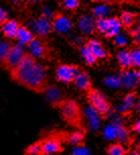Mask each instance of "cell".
Segmentation results:
<instances>
[{
    "instance_id": "8fae6325",
    "label": "cell",
    "mask_w": 140,
    "mask_h": 155,
    "mask_svg": "<svg viewBox=\"0 0 140 155\" xmlns=\"http://www.w3.org/2000/svg\"><path fill=\"white\" fill-rule=\"evenodd\" d=\"M61 149V142L56 138H49L42 142V155H58Z\"/></svg>"
},
{
    "instance_id": "6da1fadb",
    "label": "cell",
    "mask_w": 140,
    "mask_h": 155,
    "mask_svg": "<svg viewBox=\"0 0 140 155\" xmlns=\"http://www.w3.org/2000/svg\"><path fill=\"white\" fill-rule=\"evenodd\" d=\"M13 78L20 84L32 90H44L47 81V70L42 63L31 55H26L23 61L12 71Z\"/></svg>"
},
{
    "instance_id": "9c48e42d",
    "label": "cell",
    "mask_w": 140,
    "mask_h": 155,
    "mask_svg": "<svg viewBox=\"0 0 140 155\" xmlns=\"http://www.w3.org/2000/svg\"><path fill=\"white\" fill-rule=\"evenodd\" d=\"M77 28L82 35H92L97 31V19L93 16L83 15L78 18Z\"/></svg>"
},
{
    "instance_id": "ffe728a7",
    "label": "cell",
    "mask_w": 140,
    "mask_h": 155,
    "mask_svg": "<svg viewBox=\"0 0 140 155\" xmlns=\"http://www.w3.org/2000/svg\"><path fill=\"white\" fill-rule=\"evenodd\" d=\"M117 60H118V62H119V65L123 70H129V68L133 66V59H132L131 51L122 50V51L118 52Z\"/></svg>"
},
{
    "instance_id": "3957f363",
    "label": "cell",
    "mask_w": 140,
    "mask_h": 155,
    "mask_svg": "<svg viewBox=\"0 0 140 155\" xmlns=\"http://www.w3.org/2000/svg\"><path fill=\"white\" fill-rule=\"evenodd\" d=\"M26 57V50H24V46L16 44V45L11 46V48L9 49L4 63L6 64L7 68H9V70L13 71L15 68H18V65L23 61V59Z\"/></svg>"
},
{
    "instance_id": "4fadbf2b",
    "label": "cell",
    "mask_w": 140,
    "mask_h": 155,
    "mask_svg": "<svg viewBox=\"0 0 140 155\" xmlns=\"http://www.w3.org/2000/svg\"><path fill=\"white\" fill-rule=\"evenodd\" d=\"M27 49H29V55H31L34 58H41L43 57L46 53V47L43 44V42L39 39H34L31 43L27 45Z\"/></svg>"
},
{
    "instance_id": "603a6c76",
    "label": "cell",
    "mask_w": 140,
    "mask_h": 155,
    "mask_svg": "<svg viewBox=\"0 0 140 155\" xmlns=\"http://www.w3.org/2000/svg\"><path fill=\"white\" fill-rule=\"evenodd\" d=\"M80 54H81V57L83 58L84 62L89 65H93L95 64L97 62L98 58L95 57V55L90 51V49L87 47V45H82L80 47Z\"/></svg>"
},
{
    "instance_id": "1f68e13d",
    "label": "cell",
    "mask_w": 140,
    "mask_h": 155,
    "mask_svg": "<svg viewBox=\"0 0 140 155\" xmlns=\"http://www.w3.org/2000/svg\"><path fill=\"white\" fill-rule=\"evenodd\" d=\"M26 155H42V143H35L26 149Z\"/></svg>"
},
{
    "instance_id": "f6af8a7d",
    "label": "cell",
    "mask_w": 140,
    "mask_h": 155,
    "mask_svg": "<svg viewBox=\"0 0 140 155\" xmlns=\"http://www.w3.org/2000/svg\"><path fill=\"white\" fill-rule=\"evenodd\" d=\"M7 1H10L12 3H20L21 1H27V0H7Z\"/></svg>"
},
{
    "instance_id": "7dc6e473",
    "label": "cell",
    "mask_w": 140,
    "mask_h": 155,
    "mask_svg": "<svg viewBox=\"0 0 140 155\" xmlns=\"http://www.w3.org/2000/svg\"><path fill=\"white\" fill-rule=\"evenodd\" d=\"M40 0H27V2H30V3H32V4H35V3H38Z\"/></svg>"
},
{
    "instance_id": "44dd1931",
    "label": "cell",
    "mask_w": 140,
    "mask_h": 155,
    "mask_svg": "<svg viewBox=\"0 0 140 155\" xmlns=\"http://www.w3.org/2000/svg\"><path fill=\"white\" fill-rule=\"evenodd\" d=\"M122 128L123 127L116 126V124H109L108 126H106L105 129H104L103 135L107 140H110V141L118 140L120 131Z\"/></svg>"
},
{
    "instance_id": "c3c4849f",
    "label": "cell",
    "mask_w": 140,
    "mask_h": 155,
    "mask_svg": "<svg viewBox=\"0 0 140 155\" xmlns=\"http://www.w3.org/2000/svg\"><path fill=\"white\" fill-rule=\"evenodd\" d=\"M138 151L140 152V143H139V146H138Z\"/></svg>"
},
{
    "instance_id": "8d00e7d4",
    "label": "cell",
    "mask_w": 140,
    "mask_h": 155,
    "mask_svg": "<svg viewBox=\"0 0 140 155\" xmlns=\"http://www.w3.org/2000/svg\"><path fill=\"white\" fill-rule=\"evenodd\" d=\"M131 54H132V59H133V66L140 70V47L134 49L133 51H131Z\"/></svg>"
},
{
    "instance_id": "7a4b0ae2",
    "label": "cell",
    "mask_w": 140,
    "mask_h": 155,
    "mask_svg": "<svg viewBox=\"0 0 140 155\" xmlns=\"http://www.w3.org/2000/svg\"><path fill=\"white\" fill-rule=\"evenodd\" d=\"M89 104L95 108L101 115H108L111 112V104L106 96L97 89H89L87 93Z\"/></svg>"
},
{
    "instance_id": "83f0119b",
    "label": "cell",
    "mask_w": 140,
    "mask_h": 155,
    "mask_svg": "<svg viewBox=\"0 0 140 155\" xmlns=\"http://www.w3.org/2000/svg\"><path fill=\"white\" fill-rule=\"evenodd\" d=\"M126 150L122 144H114L108 149L109 155H125Z\"/></svg>"
},
{
    "instance_id": "7402d4cb",
    "label": "cell",
    "mask_w": 140,
    "mask_h": 155,
    "mask_svg": "<svg viewBox=\"0 0 140 155\" xmlns=\"http://www.w3.org/2000/svg\"><path fill=\"white\" fill-rule=\"evenodd\" d=\"M120 21L122 24V27L127 30H130L135 25L137 15L130 12H123L120 15Z\"/></svg>"
},
{
    "instance_id": "30bf717a",
    "label": "cell",
    "mask_w": 140,
    "mask_h": 155,
    "mask_svg": "<svg viewBox=\"0 0 140 155\" xmlns=\"http://www.w3.org/2000/svg\"><path fill=\"white\" fill-rule=\"evenodd\" d=\"M44 96L46 100L52 105H60L63 102L62 91L56 86H49L44 88Z\"/></svg>"
},
{
    "instance_id": "b9f144b4",
    "label": "cell",
    "mask_w": 140,
    "mask_h": 155,
    "mask_svg": "<svg viewBox=\"0 0 140 155\" xmlns=\"http://www.w3.org/2000/svg\"><path fill=\"white\" fill-rule=\"evenodd\" d=\"M101 2H103L104 4H114V3H118V2H121L122 0H100Z\"/></svg>"
},
{
    "instance_id": "e0dca14e",
    "label": "cell",
    "mask_w": 140,
    "mask_h": 155,
    "mask_svg": "<svg viewBox=\"0 0 140 155\" xmlns=\"http://www.w3.org/2000/svg\"><path fill=\"white\" fill-rule=\"evenodd\" d=\"M135 101H136L135 93H128L127 95L124 97L122 103L117 106V111L120 113H126V112L130 111V109L134 107Z\"/></svg>"
},
{
    "instance_id": "f1b7e54d",
    "label": "cell",
    "mask_w": 140,
    "mask_h": 155,
    "mask_svg": "<svg viewBox=\"0 0 140 155\" xmlns=\"http://www.w3.org/2000/svg\"><path fill=\"white\" fill-rule=\"evenodd\" d=\"M108 25H109V18H103L97 19V31L101 34L105 35L107 30H108Z\"/></svg>"
},
{
    "instance_id": "f907efd6",
    "label": "cell",
    "mask_w": 140,
    "mask_h": 155,
    "mask_svg": "<svg viewBox=\"0 0 140 155\" xmlns=\"http://www.w3.org/2000/svg\"><path fill=\"white\" fill-rule=\"evenodd\" d=\"M139 71H140V70H139Z\"/></svg>"
},
{
    "instance_id": "5b68a950",
    "label": "cell",
    "mask_w": 140,
    "mask_h": 155,
    "mask_svg": "<svg viewBox=\"0 0 140 155\" xmlns=\"http://www.w3.org/2000/svg\"><path fill=\"white\" fill-rule=\"evenodd\" d=\"M78 71V68L75 65L61 64L56 70V79L64 84H69L71 82H74V79Z\"/></svg>"
},
{
    "instance_id": "8992f818",
    "label": "cell",
    "mask_w": 140,
    "mask_h": 155,
    "mask_svg": "<svg viewBox=\"0 0 140 155\" xmlns=\"http://www.w3.org/2000/svg\"><path fill=\"white\" fill-rule=\"evenodd\" d=\"M84 117L90 131L98 132L100 130L101 124V114L90 104L84 108Z\"/></svg>"
},
{
    "instance_id": "ba28073f",
    "label": "cell",
    "mask_w": 140,
    "mask_h": 155,
    "mask_svg": "<svg viewBox=\"0 0 140 155\" xmlns=\"http://www.w3.org/2000/svg\"><path fill=\"white\" fill-rule=\"evenodd\" d=\"M52 26H53V31L58 34L64 35L71 31L73 24L71 19L67 18L66 15H62V13H58V15L56 13L55 18L52 21Z\"/></svg>"
},
{
    "instance_id": "277c9868",
    "label": "cell",
    "mask_w": 140,
    "mask_h": 155,
    "mask_svg": "<svg viewBox=\"0 0 140 155\" xmlns=\"http://www.w3.org/2000/svg\"><path fill=\"white\" fill-rule=\"evenodd\" d=\"M60 106L61 114L65 120L70 124H77L80 120V108L78 104L73 100L63 101Z\"/></svg>"
},
{
    "instance_id": "7bdbcfd3",
    "label": "cell",
    "mask_w": 140,
    "mask_h": 155,
    "mask_svg": "<svg viewBox=\"0 0 140 155\" xmlns=\"http://www.w3.org/2000/svg\"><path fill=\"white\" fill-rule=\"evenodd\" d=\"M133 130L135 131L136 133H138V134H140V117L137 120V121L135 123V124H134V128Z\"/></svg>"
},
{
    "instance_id": "d4e9b609",
    "label": "cell",
    "mask_w": 140,
    "mask_h": 155,
    "mask_svg": "<svg viewBox=\"0 0 140 155\" xmlns=\"http://www.w3.org/2000/svg\"><path fill=\"white\" fill-rule=\"evenodd\" d=\"M83 139H84V131L79 129V130H76L75 132L71 133L69 135V137L67 138V141H68V143L77 146V145H80Z\"/></svg>"
},
{
    "instance_id": "5bb4252c",
    "label": "cell",
    "mask_w": 140,
    "mask_h": 155,
    "mask_svg": "<svg viewBox=\"0 0 140 155\" xmlns=\"http://www.w3.org/2000/svg\"><path fill=\"white\" fill-rule=\"evenodd\" d=\"M20 28V24L15 19H8L5 23L1 24L2 33L9 39H13L16 37V34H17Z\"/></svg>"
},
{
    "instance_id": "2e32d148",
    "label": "cell",
    "mask_w": 140,
    "mask_h": 155,
    "mask_svg": "<svg viewBox=\"0 0 140 155\" xmlns=\"http://www.w3.org/2000/svg\"><path fill=\"white\" fill-rule=\"evenodd\" d=\"M122 27V24L120 21V18L117 16H113V18H109V25L108 30H107L106 34L104 35L107 38H113L116 37L117 35L120 34V30Z\"/></svg>"
},
{
    "instance_id": "ac0fdd59",
    "label": "cell",
    "mask_w": 140,
    "mask_h": 155,
    "mask_svg": "<svg viewBox=\"0 0 140 155\" xmlns=\"http://www.w3.org/2000/svg\"><path fill=\"white\" fill-rule=\"evenodd\" d=\"M73 83L80 90H89L90 87H92V81H90L89 76L86 73H84V71H80L76 74Z\"/></svg>"
},
{
    "instance_id": "d6a6232c",
    "label": "cell",
    "mask_w": 140,
    "mask_h": 155,
    "mask_svg": "<svg viewBox=\"0 0 140 155\" xmlns=\"http://www.w3.org/2000/svg\"><path fill=\"white\" fill-rule=\"evenodd\" d=\"M131 140V136H130V133L127 129H125L123 127L120 131V134H119V138H118V141L122 144H129Z\"/></svg>"
},
{
    "instance_id": "bcb514c9",
    "label": "cell",
    "mask_w": 140,
    "mask_h": 155,
    "mask_svg": "<svg viewBox=\"0 0 140 155\" xmlns=\"http://www.w3.org/2000/svg\"><path fill=\"white\" fill-rule=\"evenodd\" d=\"M125 155H139V154L137 151H134V152H126Z\"/></svg>"
},
{
    "instance_id": "cb8c5ba5",
    "label": "cell",
    "mask_w": 140,
    "mask_h": 155,
    "mask_svg": "<svg viewBox=\"0 0 140 155\" xmlns=\"http://www.w3.org/2000/svg\"><path fill=\"white\" fill-rule=\"evenodd\" d=\"M112 9L111 7L108 6V4H103L100 5V6H97L92 9V16L95 19L98 18H107L110 13H111Z\"/></svg>"
},
{
    "instance_id": "681fc988",
    "label": "cell",
    "mask_w": 140,
    "mask_h": 155,
    "mask_svg": "<svg viewBox=\"0 0 140 155\" xmlns=\"http://www.w3.org/2000/svg\"><path fill=\"white\" fill-rule=\"evenodd\" d=\"M92 1H100V0H92Z\"/></svg>"
},
{
    "instance_id": "d590c367",
    "label": "cell",
    "mask_w": 140,
    "mask_h": 155,
    "mask_svg": "<svg viewBox=\"0 0 140 155\" xmlns=\"http://www.w3.org/2000/svg\"><path fill=\"white\" fill-rule=\"evenodd\" d=\"M62 4L68 10H75L79 6V0H62Z\"/></svg>"
},
{
    "instance_id": "4316f807",
    "label": "cell",
    "mask_w": 140,
    "mask_h": 155,
    "mask_svg": "<svg viewBox=\"0 0 140 155\" xmlns=\"http://www.w3.org/2000/svg\"><path fill=\"white\" fill-rule=\"evenodd\" d=\"M10 48H11V45L8 41L0 40V63L5 61V58Z\"/></svg>"
},
{
    "instance_id": "7c38bea8",
    "label": "cell",
    "mask_w": 140,
    "mask_h": 155,
    "mask_svg": "<svg viewBox=\"0 0 140 155\" xmlns=\"http://www.w3.org/2000/svg\"><path fill=\"white\" fill-rule=\"evenodd\" d=\"M51 31H53L52 21L43 18V16L36 18V34H38L40 37H46L50 34Z\"/></svg>"
},
{
    "instance_id": "9a60e30c",
    "label": "cell",
    "mask_w": 140,
    "mask_h": 155,
    "mask_svg": "<svg viewBox=\"0 0 140 155\" xmlns=\"http://www.w3.org/2000/svg\"><path fill=\"white\" fill-rule=\"evenodd\" d=\"M15 39L17 40V44L21 46H26L29 45L34 40V35H33V32L30 31L26 27H20L17 31Z\"/></svg>"
},
{
    "instance_id": "f35d334b",
    "label": "cell",
    "mask_w": 140,
    "mask_h": 155,
    "mask_svg": "<svg viewBox=\"0 0 140 155\" xmlns=\"http://www.w3.org/2000/svg\"><path fill=\"white\" fill-rule=\"evenodd\" d=\"M69 42L72 44V45L81 47L82 45H84V39L76 35H71L69 37Z\"/></svg>"
},
{
    "instance_id": "60d3db41",
    "label": "cell",
    "mask_w": 140,
    "mask_h": 155,
    "mask_svg": "<svg viewBox=\"0 0 140 155\" xmlns=\"http://www.w3.org/2000/svg\"><path fill=\"white\" fill-rule=\"evenodd\" d=\"M26 27L30 30V31L35 33V31H36V19H29V21L26 23Z\"/></svg>"
},
{
    "instance_id": "74e56055",
    "label": "cell",
    "mask_w": 140,
    "mask_h": 155,
    "mask_svg": "<svg viewBox=\"0 0 140 155\" xmlns=\"http://www.w3.org/2000/svg\"><path fill=\"white\" fill-rule=\"evenodd\" d=\"M128 40L124 35H117L114 39V44L118 47H124L125 45H127Z\"/></svg>"
},
{
    "instance_id": "d6986e66",
    "label": "cell",
    "mask_w": 140,
    "mask_h": 155,
    "mask_svg": "<svg viewBox=\"0 0 140 155\" xmlns=\"http://www.w3.org/2000/svg\"><path fill=\"white\" fill-rule=\"evenodd\" d=\"M86 45L90 49V51L95 55V57L98 59V58H105L108 55V52L105 50V48L103 47L100 41L95 40V39H90V40L87 41Z\"/></svg>"
},
{
    "instance_id": "484cf974",
    "label": "cell",
    "mask_w": 140,
    "mask_h": 155,
    "mask_svg": "<svg viewBox=\"0 0 140 155\" xmlns=\"http://www.w3.org/2000/svg\"><path fill=\"white\" fill-rule=\"evenodd\" d=\"M104 83H105L106 86H108L110 88H119L122 87V79H121L120 74L119 76H110L107 77L105 80H104Z\"/></svg>"
},
{
    "instance_id": "f546056e",
    "label": "cell",
    "mask_w": 140,
    "mask_h": 155,
    "mask_svg": "<svg viewBox=\"0 0 140 155\" xmlns=\"http://www.w3.org/2000/svg\"><path fill=\"white\" fill-rule=\"evenodd\" d=\"M108 118L110 120V124H116V126H120V127H124V120L120 114L118 113H113L110 112L108 114Z\"/></svg>"
},
{
    "instance_id": "ee69618b",
    "label": "cell",
    "mask_w": 140,
    "mask_h": 155,
    "mask_svg": "<svg viewBox=\"0 0 140 155\" xmlns=\"http://www.w3.org/2000/svg\"><path fill=\"white\" fill-rule=\"evenodd\" d=\"M134 108H135L137 111H140V98L136 99L135 104H134Z\"/></svg>"
},
{
    "instance_id": "ab89813d",
    "label": "cell",
    "mask_w": 140,
    "mask_h": 155,
    "mask_svg": "<svg viewBox=\"0 0 140 155\" xmlns=\"http://www.w3.org/2000/svg\"><path fill=\"white\" fill-rule=\"evenodd\" d=\"M8 21V13L4 8L0 7V24H3Z\"/></svg>"
},
{
    "instance_id": "4dcf8cb0",
    "label": "cell",
    "mask_w": 140,
    "mask_h": 155,
    "mask_svg": "<svg viewBox=\"0 0 140 155\" xmlns=\"http://www.w3.org/2000/svg\"><path fill=\"white\" fill-rule=\"evenodd\" d=\"M128 32H129V35L133 37L135 43L137 45H139L140 47V24L134 25L130 30H128Z\"/></svg>"
},
{
    "instance_id": "52a82bcc",
    "label": "cell",
    "mask_w": 140,
    "mask_h": 155,
    "mask_svg": "<svg viewBox=\"0 0 140 155\" xmlns=\"http://www.w3.org/2000/svg\"><path fill=\"white\" fill-rule=\"evenodd\" d=\"M122 79V87L125 89L132 90L140 85V71L124 70L120 74Z\"/></svg>"
},
{
    "instance_id": "836d02e7",
    "label": "cell",
    "mask_w": 140,
    "mask_h": 155,
    "mask_svg": "<svg viewBox=\"0 0 140 155\" xmlns=\"http://www.w3.org/2000/svg\"><path fill=\"white\" fill-rule=\"evenodd\" d=\"M71 155H92V152L86 146L77 145L72 149Z\"/></svg>"
},
{
    "instance_id": "e575fe53",
    "label": "cell",
    "mask_w": 140,
    "mask_h": 155,
    "mask_svg": "<svg viewBox=\"0 0 140 155\" xmlns=\"http://www.w3.org/2000/svg\"><path fill=\"white\" fill-rule=\"evenodd\" d=\"M55 15H56V13L49 6H44L42 8V10H41V16H43V18H45L47 19H50V21H53Z\"/></svg>"
}]
</instances>
